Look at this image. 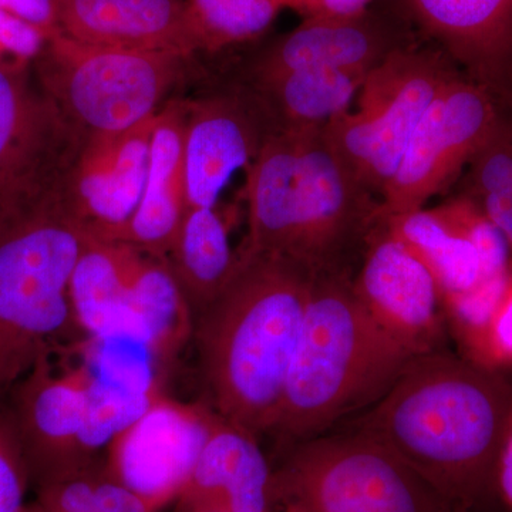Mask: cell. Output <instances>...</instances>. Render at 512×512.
I'll list each match as a JSON object with an SVG mask.
<instances>
[{"instance_id": "cell-14", "label": "cell", "mask_w": 512, "mask_h": 512, "mask_svg": "<svg viewBox=\"0 0 512 512\" xmlns=\"http://www.w3.org/2000/svg\"><path fill=\"white\" fill-rule=\"evenodd\" d=\"M77 146L37 80L0 64V178L55 183Z\"/></svg>"}, {"instance_id": "cell-31", "label": "cell", "mask_w": 512, "mask_h": 512, "mask_svg": "<svg viewBox=\"0 0 512 512\" xmlns=\"http://www.w3.org/2000/svg\"><path fill=\"white\" fill-rule=\"evenodd\" d=\"M26 464L15 421L0 404V512H20L26 488Z\"/></svg>"}, {"instance_id": "cell-26", "label": "cell", "mask_w": 512, "mask_h": 512, "mask_svg": "<svg viewBox=\"0 0 512 512\" xmlns=\"http://www.w3.org/2000/svg\"><path fill=\"white\" fill-rule=\"evenodd\" d=\"M128 308L168 363L194 333V315L167 259L140 251L131 276Z\"/></svg>"}, {"instance_id": "cell-13", "label": "cell", "mask_w": 512, "mask_h": 512, "mask_svg": "<svg viewBox=\"0 0 512 512\" xmlns=\"http://www.w3.org/2000/svg\"><path fill=\"white\" fill-rule=\"evenodd\" d=\"M215 413L158 397L111 443L120 483L144 501L187 483Z\"/></svg>"}, {"instance_id": "cell-18", "label": "cell", "mask_w": 512, "mask_h": 512, "mask_svg": "<svg viewBox=\"0 0 512 512\" xmlns=\"http://www.w3.org/2000/svg\"><path fill=\"white\" fill-rule=\"evenodd\" d=\"M409 45L392 23L369 10L343 18L302 19L298 28L255 60L249 82L309 67L367 73L394 50Z\"/></svg>"}, {"instance_id": "cell-5", "label": "cell", "mask_w": 512, "mask_h": 512, "mask_svg": "<svg viewBox=\"0 0 512 512\" xmlns=\"http://www.w3.org/2000/svg\"><path fill=\"white\" fill-rule=\"evenodd\" d=\"M90 239L56 183L0 235V397L79 329L70 284Z\"/></svg>"}, {"instance_id": "cell-12", "label": "cell", "mask_w": 512, "mask_h": 512, "mask_svg": "<svg viewBox=\"0 0 512 512\" xmlns=\"http://www.w3.org/2000/svg\"><path fill=\"white\" fill-rule=\"evenodd\" d=\"M275 131L274 120L248 84L187 103L188 207H215L232 175L249 167Z\"/></svg>"}, {"instance_id": "cell-20", "label": "cell", "mask_w": 512, "mask_h": 512, "mask_svg": "<svg viewBox=\"0 0 512 512\" xmlns=\"http://www.w3.org/2000/svg\"><path fill=\"white\" fill-rule=\"evenodd\" d=\"M271 480L256 436L215 413L187 483L218 512H268Z\"/></svg>"}, {"instance_id": "cell-15", "label": "cell", "mask_w": 512, "mask_h": 512, "mask_svg": "<svg viewBox=\"0 0 512 512\" xmlns=\"http://www.w3.org/2000/svg\"><path fill=\"white\" fill-rule=\"evenodd\" d=\"M9 393L8 407L26 464L55 478L62 476L76 457L86 454L82 444L86 410L83 370L57 375L49 356H43Z\"/></svg>"}, {"instance_id": "cell-30", "label": "cell", "mask_w": 512, "mask_h": 512, "mask_svg": "<svg viewBox=\"0 0 512 512\" xmlns=\"http://www.w3.org/2000/svg\"><path fill=\"white\" fill-rule=\"evenodd\" d=\"M434 208L476 248L484 281H498L510 275L512 251L507 238L470 198L458 194Z\"/></svg>"}, {"instance_id": "cell-3", "label": "cell", "mask_w": 512, "mask_h": 512, "mask_svg": "<svg viewBox=\"0 0 512 512\" xmlns=\"http://www.w3.org/2000/svg\"><path fill=\"white\" fill-rule=\"evenodd\" d=\"M323 128L276 131L249 164L248 235L241 248L284 256L313 272H352L353 258H362L379 221L380 200Z\"/></svg>"}, {"instance_id": "cell-33", "label": "cell", "mask_w": 512, "mask_h": 512, "mask_svg": "<svg viewBox=\"0 0 512 512\" xmlns=\"http://www.w3.org/2000/svg\"><path fill=\"white\" fill-rule=\"evenodd\" d=\"M55 183H22L0 178V235Z\"/></svg>"}, {"instance_id": "cell-27", "label": "cell", "mask_w": 512, "mask_h": 512, "mask_svg": "<svg viewBox=\"0 0 512 512\" xmlns=\"http://www.w3.org/2000/svg\"><path fill=\"white\" fill-rule=\"evenodd\" d=\"M467 168L460 194L500 228L512 251V94L501 97L494 126Z\"/></svg>"}, {"instance_id": "cell-1", "label": "cell", "mask_w": 512, "mask_h": 512, "mask_svg": "<svg viewBox=\"0 0 512 512\" xmlns=\"http://www.w3.org/2000/svg\"><path fill=\"white\" fill-rule=\"evenodd\" d=\"M512 412V384L441 349L414 356L355 430L402 458L453 511L500 501L497 463Z\"/></svg>"}, {"instance_id": "cell-4", "label": "cell", "mask_w": 512, "mask_h": 512, "mask_svg": "<svg viewBox=\"0 0 512 512\" xmlns=\"http://www.w3.org/2000/svg\"><path fill=\"white\" fill-rule=\"evenodd\" d=\"M353 272H315L274 433L293 443L325 434L389 392L414 355L377 325Z\"/></svg>"}, {"instance_id": "cell-9", "label": "cell", "mask_w": 512, "mask_h": 512, "mask_svg": "<svg viewBox=\"0 0 512 512\" xmlns=\"http://www.w3.org/2000/svg\"><path fill=\"white\" fill-rule=\"evenodd\" d=\"M501 97L466 73H457L414 130L380 197V217L426 208L431 198L446 191L483 146Z\"/></svg>"}, {"instance_id": "cell-34", "label": "cell", "mask_w": 512, "mask_h": 512, "mask_svg": "<svg viewBox=\"0 0 512 512\" xmlns=\"http://www.w3.org/2000/svg\"><path fill=\"white\" fill-rule=\"evenodd\" d=\"M373 0H284L285 9L302 19L343 18L366 12Z\"/></svg>"}, {"instance_id": "cell-2", "label": "cell", "mask_w": 512, "mask_h": 512, "mask_svg": "<svg viewBox=\"0 0 512 512\" xmlns=\"http://www.w3.org/2000/svg\"><path fill=\"white\" fill-rule=\"evenodd\" d=\"M231 278L195 318L202 376L215 413L258 436L274 430L315 272L239 248Z\"/></svg>"}, {"instance_id": "cell-40", "label": "cell", "mask_w": 512, "mask_h": 512, "mask_svg": "<svg viewBox=\"0 0 512 512\" xmlns=\"http://www.w3.org/2000/svg\"><path fill=\"white\" fill-rule=\"evenodd\" d=\"M293 512V511H292Z\"/></svg>"}, {"instance_id": "cell-8", "label": "cell", "mask_w": 512, "mask_h": 512, "mask_svg": "<svg viewBox=\"0 0 512 512\" xmlns=\"http://www.w3.org/2000/svg\"><path fill=\"white\" fill-rule=\"evenodd\" d=\"M282 483L293 512L453 511L402 458L356 430L296 443Z\"/></svg>"}, {"instance_id": "cell-10", "label": "cell", "mask_w": 512, "mask_h": 512, "mask_svg": "<svg viewBox=\"0 0 512 512\" xmlns=\"http://www.w3.org/2000/svg\"><path fill=\"white\" fill-rule=\"evenodd\" d=\"M352 282L377 325L414 356L444 349L448 328L440 286L380 215Z\"/></svg>"}, {"instance_id": "cell-35", "label": "cell", "mask_w": 512, "mask_h": 512, "mask_svg": "<svg viewBox=\"0 0 512 512\" xmlns=\"http://www.w3.org/2000/svg\"><path fill=\"white\" fill-rule=\"evenodd\" d=\"M87 512H147V503L121 483L97 484L92 507Z\"/></svg>"}, {"instance_id": "cell-19", "label": "cell", "mask_w": 512, "mask_h": 512, "mask_svg": "<svg viewBox=\"0 0 512 512\" xmlns=\"http://www.w3.org/2000/svg\"><path fill=\"white\" fill-rule=\"evenodd\" d=\"M185 119V101H168L158 111L143 197L133 217L107 241L121 242L158 258H167L188 210Z\"/></svg>"}, {"instance_id": "cell-21", "label": "cell", "mask_w": 512, "mask_h": 512, "mask_svg": "<svg viewBox=\"0 0 512 512\" xmlns=\"http://www.w3.org/2000/svg\"><path fill=\"white\" fill-rule=\"evenodd\" d=\"M367 73L309 67L247 84L278 130L309 131L352 110Z\"/></svg>"}, {"instance_id": "cell-32", "label": "cell", "mask_w": 512, "mask_h": 512, "mask_svg": "<svg viewBox=\"0 0 512 512\" xmlns=\"http://www.w3.org/2000/svg\"><path fill=\"white\" fill-rule=\"evenodd\" d=\"M483 366L493 370L512 366V265L507 285L488 326Z\"/></svg>"}, {"instance_id": "cell-6", "label": "cell", "mask_w": 512, "mask_h": 512, "mask_svg": "<svg viewBox=\"0 0 512 512\" xmlns=\"http://www.w3.org/2000/svg\"><path fill=\"white\" fill-rule=\"evenodd\" d=\"M187 57L87 45L57 32L37 57L35 79L77 143L153 119Z\"/></svg>"}, {"instance_id": "cell-38", "label": "cell", "mask_w": 512, "mask_h": 512, "mask_svg": "<svg viewBox=\"0 0 512 512\" xmlns=\"http://www.w3.org/2000/svg\"><path fill=\"white\" fill-rule=\"evenodd\" d=\"M510 89L512 93V67H511V74H510Z\"/></svg>"}, {"instance_id": "cell-22", "label": "cell", "mask_w": 512, "mask_h": 512, "mask_svg": "<svg viewBox=\"0 0 512 512\" xmlns=\"http://www.w3.org/2000/svg\"><path fill=\"white\" fill-rule=\"evenodd\" d=\"M165 259L195 320L227 285L238 254L215 207H188Z\"/></svg>"}, {"instance_id": "cell-7", "label": "cell", "mask_w": 512, "mask_h": 512, "mask_svg": "<svg viewBox=\"0 0 512 512\" xmlns=\"http://www.w3.org/2000/svg\"><path fill=\"white\" fill-rule=\"evenodd\" d=\"M441 50H394L366 74L355 106L323 128L333 148L377 198L437 94L457 73Z\"/></svg>"}, {"instance_id": "cell-37", "label": "cell", "mask_w": 512, "mask_h": 512, "mask_svg": "<svg viewBox=\"0 0 512 512\" xmlns=\"http://www.w3.org/2000/svg\"><path fill=\"white\" fill-rule=\"evenodd\" d=\"M20 512H46L45 508H42V510H26L25 507H23V510Z\"/></svg>"}, {"instance_id": "cell-28", "label": "cell", "mask_w": 512, "mask_h": 512, "mask_svg": "<svg viewBox=\"0 0 512 512\" xmlns=\"http://www.w3.org/2000/svg\"><path fill=\"white\" fill-rule=\"evenodd\" d=\"M202 50H220L255 39L285 9L284 0H183Z\"/></svg>"}, {"instance_id": "cell-23", "label": "cell", "mask_w": 512, "mask_h": 512, "mask_svg": "<svg viewBox=\"0 0 512 512\" xmlns=\"http://www.w3.org/2000/svg\"><path fill=\"white\" fill-rule=\"evenodd\" d=\"M84 360V375L101 386L127 396L161 394L164 359L130 308L113 325L87 336Z\"/></svg>"}, {"instance_id": "cell-17", "label": "cell", "mask_w": 512, "mask_h": 512, "mask_svg": "<svg viewBox=\"0 0 512 512\" xmlns=\"http://www.w3.org/2000/svg\"><path fill=\"white\" fill-rule=\"evenodd\" d=\"M59 32L87 45L175 53L202 43L183 0H52Z\"/></svg>"}, {"instance_id": "cell-36", "label": "cell", "mask_w": 512, "mask_h": 512, "mask_svg": "<svg viewBox=\"0 0 512 512\" xmlns=\"http://www.w3.org/2000/svg\"><path fill=\"white\" fill-rule=\"evenodd\" d=\"M497 490L500 503L512 512V412L505 427L497 463Z\"/></svg>"}, {"instance_id": "cell-39", "label": "cell", "mask_w": 512, "mask_h": 512, "mask_svg": "<svg viewBox=\"0 0 512 512\" xmlns=\"http://www.w3.org/2000/svg\"><path fill=\"white\" fill-rule=\"evenodd\" d=\"M451 512H470V511H451Z\"/></svg>"}, {"instance_id": "cell-25", "label": "cell", "mask_w": 512, "mask_h": 512, "mask_svg": "<svg viewBox=\"0 0 512 512\" xmlns=\"http://www.w3.org/2000/svg\"><path fill=\"white\" fill-rule=\"evenodd\" d=\"M380 220L430 269L440 286L443 302L488 282L484 281L476 248L436 208H420Z\"/></svg>"}, {"instance_id": "cell-11", "label": "cell", "mask_w": 512, "mask_h": 512, "mask_svg": "<svg viewBox=\"0 0 512 512\" xmlns=\"http://www.w3.org/2000/svg\"><path fill=\"white\" fill-rule=\"evenodd\" d=\"M156 119L87 138L64 165L57 194L92 237L107 241L136 212L146 188Z\"/></svg>"}, {"instance_id": "cell-24", "label": "cell", "mask_w": 512, "mask_h": 512, "mask_svg": "<svg viewBox=\"0 0 512 512\" xmlns=\"http://www.w3.org/2000/svg\"><path fill=\"white\" fill-rule=\"evenodd\" d=\"M138 249L92 237L83 249L70 284L74 319L92 336L127 312Z\"/></svg>"}, {"instance_id": "cell-29", "label": "cell", "mask_w": 512, "mask_h": 512, "mask_svg": "<svg viewBox=\"0 0 512 512\" xmlns=\"http://www.w3.org/2000/svg\"><path fill=\"white\" fill-rule=\"evenodd\" d=\"M84 373V372H83ZM86 377V410L82 444L84 453H94L111 443L136 423L158 397H136L116 392Z\"/></svg>"}, {"instance_id": "cell-16", "label": "cell", "mask_w": 512, "mask_h": 512, "mask_svg": "<svg viewBox=\"0 0 512 512\" xmlns=\"http://www.w3.org/2000/svg\"><path fill=\"white\" fill-rule=\"evenodd\" d=\"M410 19L471 79L511 94L512 0H403Z\"/></svg>"}]
</instances>
